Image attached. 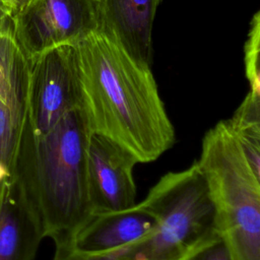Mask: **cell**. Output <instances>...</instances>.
Wrapping results in <instances>:
<instances>
[{
  "label": "cell",
  "instance_id": "cell-1",
  "mask_svg": "<svg viewBox=\"0 0 260 260\" xmlns=\"http://www.w3.org/2000/svg\"><path fill=\"white\" fill-rule=\"evenodd\" d=\"M76 52L92 131L122 145L138 162L153 161L169 150L176 133L150 66L99 30Z\"/></svg>",
  "mask_w": 260,
  "mask_h": 260
},
{
  "label": "cell",
  "instance_id": "cell-2",
  "mask_svg": "<svg viewBox=\"0 0 260 260\" xmlns=\"http://www.w3.org/2000/svg\"><path fill=\"white\" fill-rule=\"evenodd\" d=\"M91 132L85 104L45 134L36 135L24 124L15 176L44 237L51 238L55 247L66 244L91 216L86 187V146Z\"/></svg>",
  "mask_w": 260,
  "mask_h": 260
},
{
  "label": "cell",
  "instance_id": "cell-3",
  "mask_svg": "<svg viewBox=\"0 0 260 260\" xmlns=\"http://www.w3.org/2000/svg\"><path fill=\"white\" fill-rule=\"evenodd\" d=\"M141 204L156 218L151 233L103 254L55 249L52 260H185L219 237L214 206L196 160L188 169L161 176Z\"/></svg>",
  "mask_w": 260,
  "mask_h": 260
},
{
  "label": "cell",
  "instance_id": "cell-4",
  "mask_svg": "<svg viewBox=\"0 0 260 260\" xmlns=\"http://www.w3.org/2000/svg\"><path fill=\"white\" fill-rule=\"evenodd\" d=\"M197 164L214 206L215 224L233 260H260V177L228 126L219 121L203 136Z\"/></svg>",
  "mask_w": 260,
  "mask_h": 260
},
{
  "label": "cell",
  "instance_id": "cell-5",
  "mask_svg": "<svg viewBox=\"0 0 260 260\" xmlns=\"http://www.w3.org/2000/svg\"><path fill=\"white\" fill-rule=\"evenodd\" d=\"M29 61L26 126L49 132L69 112L84 106L76 46H61Z\"/></svg>",
  "mask_w": 260,
  "mask_h": 260
},
{
  "label": "cell",
  "instance_id": "cell-6",
  "mask_svg": "<svg viewBox=\"0 0 260 260\" xmlns=\"http://www.w3.org/2000/svg\"><path fill=\"white\" fill-rule=\"evenodd\" d=\"M13 37L31 60L61 46H77L99 29L96 0H30L13 18Z\"/></svg>",
  "mask_w": 260,
  "mask_h": 260
},
{
  "label": "cell",
  "instance_id": "cell-7",
  "mask_svg": "<svg viewBox=\"0 0 260 260\" xmlns=\"http://www.w3.org/2000/svg\"><path fill=\"white\" fill-rule=\"evenodd\" d=\"M138 159L109 137L91 132L86 146V187L92 214L136 205L133 170Z\"/></svg>",
  "mask_w": 260,
  "mask_h": 260
},
{
  "label": "cell",
  "instance_id": "cell-8",
  "mask_svg": "<svg viewBox=\"0 0 260 260\" xmlns=\"http://www.w3.org/2000/svg\"><path fill=\"white\" fill-rule=\"evenodd\" d=\"M156 224L140 202L125 210L92 214L66 244L55 249L85 255L108 253L143 238Z\"/></svg>",
  "mask_w": 260,
  "mask_h": 260
},
{
  "label": "cell",
  "instance_id": "cell-9",
  "mask_svg": "<svg viewBox=\"0 0 260 260\" xmlns=\"http://www.w3.org/2000/svg\"><path fill=\"white\" fill-rule=\"evenodd\" d=\"M99 31L122 47L134 60L150 66L152 27L162 0H96Z\"/></svg>",
  "mask_w": 260,
  "mask_h": 260
},
{
  "label": "cell",
  "instance_id": "cell-10",
  "mask_svg": "<svg viewBox=\"0 0 260 260\" xmlns=\"http://www.w3.org/2000/svg\"><path fill=\"white\" fill-rule=\"evenodd\" d=\"M44 238L38 215L15 176L0 205V260H34Z\"/></svg>",
  "mask_w": 260,
  "mask_h": 260
},
{
  "label": "cell",
  "instance_id": "cell-11",
  "mask_svg": "<svg viewBox=\"0 0 260 260\" xmlns=\"http://www.w3.org/2000/svg\"><path fill=\"white\" fill-rule=\"evenodd\" d=\"M226 123L253 172L260 177V92L249 90Z\"/></svg>",
  "mask_w": 260,
  "mask_h": 260
},
{
  "label": "cell",
  "instance_id": "cell-12",
  "mask_svg": "<svg viewBox=\"0 0 260 260\" xmlns=\"http://www.w3.org/2000/svg\"><path fill=\"white\" fill-rule=\"evenodd\" d=\"M260 12L257 11L251 21V26L245 44V71L250 84V90L260 92V70H259V50H260Z\"/></svg>",
  "mask_w": 260,
  "mask_h": 260
},
{
  "label": "cell",
  "instance_id": "cell-13",
  "mask_svg": "<svg viewBox=\"0 0 260 260\" xmlns=\"http://www.w3.org/2000/svg\"><path fill=\"white\" fill-rule=\"evenodd\" d=\"M185 260H233L225 242L218 237L212 242L202 246Z\"/></svg>",
  "mask_w": 260,
  "mask_h": 260
},
{
  "label": "cell",
  "instance_id": "cell-14",
  "mask_svg": "<svg viewBox=\"0 0 260 260\" xmlns=\"http://www.w3.org/2000/svg\"><path fill=\"white\" fill-rule=\"evenodd\" d=\"M0 34L13 35L12 17L0 1Z\"/></svg>",
  "mask_w": 260,
  "mask_h": 260
},
{
  "label": "cell",
  "instance_id": "cell-15",
  "mask_svg": "<svg viewBox=\"0 0 260 260\" xmlns=\"http://www.w3.org/2000/svg\"><path fill=\"white\" fill-rule=\"evenodd\" d=\"M10 16L13 18L30 0H0Z\"/></svg>",
  "mask_w": 260,
  "mask_h": 260
}]
</instances>
